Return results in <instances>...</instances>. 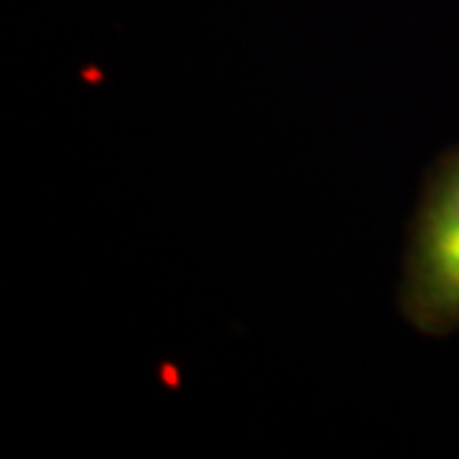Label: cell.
Returning a JSON list of instances; mask_svg holds the SVG:
<instances>
[{
	"mask_svg": "<svg viewBox=\"0 0 459 459\" xmlns=\"http://www.w3.org/2000/svg\"><path fill=\"white\" fill-rule=\"evenodd\" d=\"M398 309L427 337L459 329V146L431 166L409 225Z\"/></svg>",
	"mask_w": 459,
	"mask_h": 459,
	"instance_id": "1",
	"label": "cell"
}]
</instances>
